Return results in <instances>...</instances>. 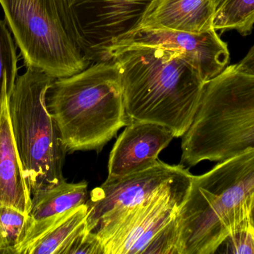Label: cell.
I'll return each mask as SVG.
<instances>
[{"label": "cell", "instance_id": "obj_1", "mask_svg": "<svg viewBox=\"0 0 254 254\" xmlns=\"http://www.w3.org/2000/svg\"><path fill=\"white\" fill-rule=\"evenodd\" d=\"M108 58L119 70L129 122L158 124L183 137L205 85L198 72L177 52L158 47L113 46Z\"/></svg>", "mask_w": 254, "mask_h": 254}, {"label": "cell", "instance_id": "obj_2", "mask_svg": "<svg viewBox=\"0 0 254 254\" xmlns=\"http://www.w3.org/2000/svg\"><path fill=\"white\" fill-rule=\"evenodd\" d=\"M254 206V149L194 176L178 215L179 254H214Z\"/></svg>", "mask_w": 254, "mask_h": 254}, {"label": "cell", "instance_id": "obj_3", "mask_svg": "<svg viewBox=\"0 0 254 254\" xmlns=\"http://www.w3.org/2000/svg\"><path fill=\"white\" fill-rule=\"evenodd\" d=\"M67 153L96 151L130 123L117 66L92 63L83 71L54 80L46 97Z\"/></svg>", "mask_w": 254, "mask_h": 254}, {"label": "cell", "instance_id": "obj_4", "mask_svg": "<svg viewBox=\"0 0 254 254\" xmlns=\"http://www.w3.org/2000/svg\"><path fill=\"white\" fill-rule=\"evenodd\" d=\"M254 149V76L234 64L207 82L196 113L182 137L183 167L220 162Z\"/></svg>", "mask_w": 254, "mask_h": 254}, {"label": "cell", "instance_id": "obj_5", "mask_svg": "<svg viewBox=\"0 0 254 254\" xmlns=\"http://www.w3.org/2000/svg\"><path fill=\"white\" fill-rule=\"evenodd\" d=\"M54 80L39 69L27 67L7 98L12 133L31 196L65 180L66 149L46 103Z\"/></svg>", "mask_w": 254, "mask_h": 254}, {"label": "cell", "instance_id": "obj_6", "mask_svg": "<svg viewBox=\"0 0 254 254\" xmlns=\"http://www.w3.org/2000/svg\"><path fill=\"white\" fill-rule=\"evenodd\" d=\"M0 4L26 68L56 79L90 65L70 37L58 0H0Z\"/></svg>", "mask_w": 254, "mask_h": 254}, {"label": "cell", "instance_id": "obj_7", "mask_svg": "<svg viewBox=\"0 0 254 254\" xmlns=\"http://www.w3.org/2000/svg\"><path fill=\"white\" fill-rule=\"evenodd\" d=\"M192 177L161 191L97 233L104 254H179L178 215Z\"/></svg>", "mask_w": 254, "mask_h": 254}, {"label": "cell", "instance_id": "obj_8", "mask_svg": "<svg viewBox=\"0 0 254 254\" xmlns=\"http://www.w3.org/2000/svg\"><path fill=\"white\" fill-rule=\"evenodd\" d=\"M151 0H58L65 28L91 64L132 30Z\"/></svg>", "mask_w": 254, "mask_h": 254}, {"label": "cell", "instance_id": "obj_9", "mask_svg": "<svg viewBox=\"0 0 254 254\" xmlns=\"http://www.w3.org/2000/svg\"><path fill=\"white\" fill-rule=\"evenodd\" d=\"M192 177L181 164L169 165L159 160L147 169L118 178H107L89 194L86 202L88 231L96 234L161 191Z\"/></svg>", "mask_w": 254, "mask_h": 254}, {"label": "cell", "instance_id": "obj_10", "mask_svg": "<svg viewBox=\"0 0 254 254\" xmlns=\"http://www.w3.org/2000/svg\"><path fill=\"white\" fill-rule=\"evenodd\" d=\"M128 45L158 47L177 52L198 72L205 84L222 73L230 61L228 44L215 28L201 33L161 29L129 31L110 47Z\"/></svg>", "mask_w": 254, "mask_h": 254}, {"label": "cell", "instance_id": "obj_11", "mask_svg": "<svg viewBox=\"0 0 254 254\" xmlns=\"http://www.w3.org/2000/svg\"><path fill=\"white\" fill-rule=\"evenodd\" d=\"M167 127L146 122H131L116 140L110 155L108 179L147 169L158 162V155L174 138Z\"/></svg>", "mask_w": 254, "mask_h": 254}, {"label": "cell", "instance_id": "obj_12", "mask_svg": "<svg viewBox=\"0 0 254 254\" xmlns=\"http://www.w3.org/2000/svg\"><path fill=\"white\" fill-rule=\"evenodd\" d=\"M88 183H67L46 188L32 195L25 238L18 254H26L28 249L57 224L86 204L89 199Z\"/></svg>", "mask_w": 254, "mask_h": 254}, {"label": "cell", "instance_id": "obj_13", "mask_svg": "<svg viewBox=\"0 0 254 254\" xmlns=\"http://www.w3.org/2000/svg\"><path fill=\"white\" fill-rule=\"evenodd\" d=\"M216 10L213 0H151L130 31L161 29L204 32L214 28Z\"/></svg>", "mask_w": 254, "mask_h": 254}, {"label": "cell", "instance_id": "obj_14", "mask_svg": "<svg viewBox=\"0 0 254 254\" xmlns=\"http://www.w3.org/2000/svg\"><path fill=\"white\" fill-rule=\"evenodd\" d=\"M0 205L29 214L32 196L13 139L7 101L0 115Z\"/></svg>", "mask_w": 254, "mask_h": 254}, {"label": "cell", "instance_id": "obj_15", "mask_svg": "<svg viewBox=\"0 0 254 254\" xmlns=\"http://www.w3.org/2000/svg\"><path fill=\"white\" fill-rule=\"evenodd\" d=\"M87 204L80 206L40 237L26 254H65L73 240L87 228Z\"/></svg>", "mask_w": 254, "mask_h": 254}, {"label": "cell", "instance_id": "obj_16", "mask_svg": "<svg viewBox=\"0 0 254 254\" xmlns=\"http://www.w3.org/2000/svg\"><path fill=\"white\" fill-rule=\"evenodd\" d=\"M213 26L222 32L235 30L243 37L254 26V0H222L216 7Z\"/></svg>", "mask_w": 254, "mask_h": 254}, {"label": "cell", "instance_id": "obj_17", "mask_svg": "<svg viewBox=\"0 0 254 254\" xmlns=\"http://www.w3.org/2000/svg\"><path fill=\"white\" fill-rule=\"evenodd\" d=\"M16 46L6 22L0 19V115L18 77Z\"/></svg>", "mask_w": 254, "mask_h": 254}, {"label": "cell", "instance_id": "obj_18", "mask_svg": "<svg viewBox=\"0 0 254 254\" xmlns=\"http://www.w3.org/2000/svg\"><path fill=\"white\" fill-rule=\"evenodd\" d=\"M28 221V215L13 207L0 205V254L19 253Z\"/></svg>", "mask_w": 254, "mask_h": 254}, {"label": "cell", "instance_id": "obj_19", "mask_svg": "<svg viewBox=\"0 0 254 254\" xmlns=\"http://www.w3.org/2000/svg\"><path fill=\"white\" fill-rule=\"evenodd\" d=\"M216 254H254V226L251 216L234 228Z\"/></svg>", "mask_w": 254, "mask_h": 254}, {"label": "cell", "instance_id": "obj_20", "mask_svg": "<svg viewBox=\"0 0 254 254\" xmlns=\"http://www.w3.org/2000/svg\"><path fill=\"white\" fill-rule=\"evenodd\" d=\"M104 254V245L98 236L85 228L73 240L65 254Z\"/></svg>", "mask_w": 254, "mask_h": 254}, {"label": "cell", "instance_id": "obj_21", "mask_svg": "<svg viewBox=\"0 0 254 254\" xmlns=\"http://www.w3.org/2000/svg\"><path fill=\"white\" fill-rule=\"evenodd\" d=\"M235 68L240 73L254 76V45L247 55L240 62L234 64Z\"/></svg>", "mask_w": 254, "mask_h": 254}, {"label": "cell", "instance_id": "obj_22", "mask_svg": "<svg viewBox=\"0 0 254 254\" xmlns=\"http://www.w3.org/2000/svg\"><path fill=\"white\" fill-rule=\"evenodd\" d=\"M251 220H252V224L254 226V206L253 209H252V213H251Z\"/></svg>", "mask_w": 254, "mask_h": 254}, {"label": "cell", "instance_id": "obj_23", "mask_svg": "<svg viewBox=\"0 0 254 254\" xmlns=\"http://www.w3.org/2000/svg\"><path fill=\"white\" fill-rule=\"evenodd\" d=\"M221 1H222V0H213V1H214L215 3V5H216V7H217L218 4L221 2Z\"/></svg>", "mask_w": 254, "mask_h": 254}]
</instances>
